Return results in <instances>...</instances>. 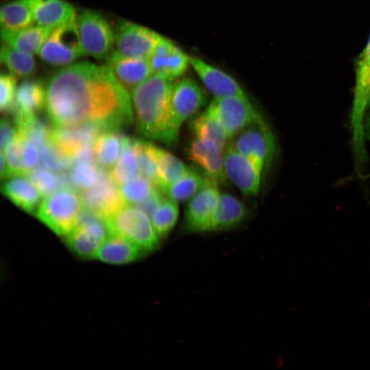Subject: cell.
Segmentation results:
<instances>
[{
	"mask_svg": "<svg viewBox=\"0 0 370 370\" xmlns=\"http://www.w3.org/2000/svg\"><path fill=\"white\" fill-rule=\"evenodd\" d=\"M45 109L53 127L92 123L119 130L133 121L130 93L106 66L84 61L63 66L46 86Z\"/></svg>",
	"mask_w": 370,
	"mask_h": 370,
	"instance_id": "cell-1",
	"label": "cell"
},
{
	"mask_svg": "<svg viewBox=\"0 0 370 370\" xmlns=\"http://www.w3.org/2000/svg\"><path fill=\"white\" fill-rule=\"evenodd\" d=\"M171 81L153 74L132 92L137 129L146 138L175 145L170 122Z\"/></svg>",
	"mask_w": 370,
	"mask_h": 370,
	"instance_id": "cell-2",
	"label": "cell"
},
{
	"mask_svg": "<svg viewBox=\"0 0 370 370\" xmlns=\"http://www.w3.org/2000/svg\"><path fill=\"white\" fill-rule=\"evenodd\" d=\"M82 210L79 193L66 188L45 197L35 214L56 234L66 236L77 225Z\"/></svg>",
	"mask_w": 370,
	"mask_h": 370,
	"instance_id": "cell-3",
	"label": "cell"
},
{
	"mask_svg": "<svg viewBox=\"0 0 370 370\" xmlns=\"http://www.w3.org/2000/svg\"><path fill=\"white\" fill-rule=\"evenodd\" d=\"M108 234L125 236L146 252L154 251L159 245V236L150 217L134 205L125 204L106 221Z\"/></svg>",
	"mask_w": 370,
	"mask_h": 370,
	"instance_id": "cell-4",
	"label": "cell"
},
{
	"mask_svg": "<svg viewBox=\"0 0 370 370\" xmlns=\"http://www.w3.org/2000/svg\"><path fill=\"white\" fill-rule=\"evenodd\" d=\"M75 22L84 54L107 59L115 44V33L108 20L97 11L86 10Z\"/></svg>",
	"mask_w": 370,
	"mask_h": 370,
	"instance_id": "cell-5",
	"label": "cell"
},
{
	"mask_svg": "<svg viewBox=\"0 0 370 370\" xmlns=\"http://www.w3.org/2000/svg\"><path fill=\"white\" fill-rule=\"evenodd\" d=\"M231 143L240 153L249 160L260 175L273 159L274 136L262 118L234 136Z\"/></svg>",
	"mask_w": 370,
	"mask_h": 370,
	"instance_id": "cell-6",
	"label": "cell"
},
{
	"mask_svg": "<svg viewBox=\"0 0 370 370\" xmlns=\"http://www.w3.org/2000/svg\"><path fill=\"white\" fill-rule=\"evenodd\" d=\"M38 54L43 62L56 66L71 64L84 55L75 21L53 28Z\"/></svg>",
	"mask_w": 370,
	"mask_h": 370,
	"instance_id": "cell-7",
	"label": "cell"
},
{
	"mask_svg": "<svg viewBox=\"0 0 370 370\" xmlns=\"http://www.w3.org/2000/svg\"><path fill=\"white\" fill-rule=\"evenodd\" d=\"M109 171L99 166L97 183L79 191L83 210L106 221L126 204Z\"/></svg>",
	"mask_w": 370,
	"mask_h": 370,
	"instance_id": "cell-8",
	"label": "cell"
},
{
	"mask_svg": "<svg viewBox=\"0 0 370 370\" xmlns=\"http://www.w3.org/2000/svg\"><path fill=\"white\" fill-rule=\"evenodd\" d=\"M208 109L221 124L229 139L262 118L247 96L217 97Z\"/></svg>",
	"mask_w": 370,
	"mask_h": 370,
	"instance_id": "cell-9",
	"label": "cell"
},
{
	"mask_svg": "<svg viewBox=\"0 0 370 370\" xmlns=\"http://www.w3.org/2000/svg\"><path fill=\"white\" fill-rule=\"evenodd\" d=\"M206 102V95L191 78H182L172 84L169 94L171 128L177 141L182 123L194 115Z\"/></svg>",
	"mask_w": 370,
	"mask_h": 370,
	"instance_id": "cell-10",
	"label": "cell"
},
{
	"mask_svg": "<svg viewBox=\"0 0 370 370\" xmlns=\"http://www.w3.org/2000/svg\"><path fill=\"white\" fill-rule=\"evenodd\" d=\"M106 221L83 210L77 225L66 236L67 246L82 258H93L108 236Z\"/></svg>",
	"mask_w": 370,
	"mask_h": 370,
	"instance_id": "cell-11",
	"label": "cell"
},
{
	"mask_svg": "<svg viewBox=\"0 0 370 370\" xmlns=\"http://www.w3.org/2000/svg\"><path fill=\"white\" fill-rule=\"evenodd\" d=\"M162 38L151 29L122 21L115 33L116 51L126 56L149 58Z\"/></svg>",
	"mask_w": 370,
	"mask_h": 370,
	"instance_id": "cell-12",
	"label": "cell"
},
{
	"mask_svg": "<svg viewBox=\"0 0 370 370\" xmlns=\"http://www.w3.org/2000/svg\"><path fill=\"white\" fill-rule=\"evenodd\" d=\"M218 183L212 180L187 204L184 227L189 232L210 231L221 193Z\"/></svg>",
	"mask_w": 370,
	"mask_h": 370,
	"instance_id": "cell-13",
	"label": "cell"
},
{
	"mask_svg": "<svg viewBox=\"0 0 370 370\" xmlns=\"http://www.w3.org/2000/svg\"><path fill=\"white\" fill-rule=\"evenodd\" d=\"M224 170L226 177L246 196L258 194L260 175L249 160L240 153L231 141L223 150Z\"/></svg>",
	"mask_w": 370,
	"mask_h": 370,
	"instance_id": "cell-14",
	"label": "cell"
},
{
	"mask_svg": "<svg viewBox=\"0 0 370 370\" xmlns=\"http://www.w3.org/2000/svg\"><path fill=\"white\" fill-rule=\"evenodd\" d=\"M106 60L114 77L129 93L153 75L149 58L126 56L113 51Z\"/></svg>",
	"mask_w": 370,
	"mask_h": 370,
	"instance_id": "cell-15",
	"label": "cell"
},
{
	"mask_svg": "<svg viewBox=\"0 0 370 370\" xmlns=\"http://www.w3.org/2000/svg\"><path fill=\"white\" fill-rule=\"evenodd\" d=\"M149 60L153 74L160 75L171 82L182 76L190 65V56L164 36Z\"/></svg>",
	"mask_w": 370,
	"mask_h": 370,
	"instance_id": "cell-16",
	"label": "cell"
},
{
	"mask_svg": "<svg viewBox=\"0 0 370 370\" xmlns=\"http://www.w3.org/2000/svg\"><path fill=\"white\" fill-rule=\"evenodd\" d=\"M187 154L190 160L201 167L208 177L217 183L224 181L226 175L223 149L216 144L195 137L188 147Z\"/></svg>",
	"mask_w": 370,
	"mask_h": 370,
	"instance_id": "cell-17",
	"label": "cell"
},
{
	"mask_svg": "<svg viewBox=\"0 0 370 370\" xmlns=\"http://www.w3.org/2000/svg\"><path fill=\"white\" fill-rule=\"evenodd\" d=\"M190 65L206 88L215 97L246 96L239 84L230 75L198 57H190Z\"/></svg>",
	"mask_w": 370,
	"mask_h": 370,
	"instance_id": "cell-18",
	"label": "cell"
},
{
	"mask_svg": "<svg viewBox=\"0 0 370 370\" xmlns=\"http://www.w3.org/2000/svg\"><path fill=\"white\" fill-rule=\"evenodd\" d=\"M103 130L92 123L53 127L50 139L71 157L79 149L95 143Z\"/></svg>",
	"mask_w": 370,
	"mask_h": 370,
	"instance_id": "cell-19",
	"label": "cell"
},
{
	"mask_svg": "<svg viewBox=\"0 0 370 370\" xmlns=\"http://www.w3.org/2000/svg\"><path fill=\"white\" fill-rule=\"evenodd\" d=\"M36 25L54 28L75 21V10L66 0H28Z\"/></svg>",
	"mask_w": 370,
	"mask_h": 370,
	"instance_id": "cell-20",
	"label": "cell"
},
{
	"mask_svg": "<svg viewBox=\"0 0 370 370\" xmlns=\"http://www.w3.org/2000/svg\"><path fill=\"white\" fill-rule=\"evenodd\" d=\"M146 251L130 239L116 234H109L93 258L102 262L122 264L141 258Z\"/></svg>",
	"mask_w": 370,
	"mask_h": 370,
	"instance_id": "cell-21",
	"label": "cell"
},
{
	"mask_svg": "<svg viewBox=\"0 0 370 370\" xmlns=\"http://www.w3.org/2000/svg\"><path fill=\"white\" fill-rule=\"evenodd\" d=\"M1 189L7 198L28 213H36L42 199L34 184L23 175L11 177Z\"/></svg>",
	"mask_w": 370,
	"mask_h": 370,
	"instance_id": "cell-22",
	"label": "cell"
},
{
	"mask_svg": "<svg viewBox=\"0 0 370 370\" xmlns=\"http://www.w3.org/2000/svg\"><path fill=\"white\" fill-rule=\"evenodd\" d=\"M55 28V27H54ZM53 28L33 25L18 30L1 29L3 43L21 51L38 53Z\"/></svg>",
	"mask_w": 370,
	"mask_h": 370,
	"instance_id": "cell-23",
	"label": "cell"
},
{
	"mask_svg": "<svg viewBox=\"0 0 370 370\" xmlns=\"http://www.w3.org/2000/svg\"><path fill=\"white\" fill-rule=\"evenodd\" d=\"M46 103V86L38 79H26L17 88L14 113L37 114Z\"/></svg>",
	"mask_w": 370,
	"mask_h": 370,
	"instance_id": "cell-24",
	"label": "cell"
},
{
	"mask_svg": "<svg viewBox=\"0 0 370 370\" xmlns=\"http://www.w3.org/2000/svg\"><path fill=\"white\" fill-rule=\"evenodd\" d=\"M247 217V208L231 194L221 193L214 214L210 231L233 228L241 224Z\"/></svg>",
	"mask_w": 370,
	"mask_h": 370,
	"instance_id": "cell-25",
	"label": "cell"
},
{
	"mask_svg": "<svg viewBox=\"0 0 370 370\" xmlns=\"http://www.w3.org/2000/svg\"><path fill=\"white\" fill-rule=\"evenodd\" d=\"M212 180L189 167L181 178L160 190L166 197L177 202L188 201Z\"/></svg>",
	"mask_w": 370,
	"mask_h": 370,
	"instance_id": "cell-26",
	"label": "cell"
},
{
	"mask_svg": "<svg viewBox=\"0 0 370 370\" xmlns=\"http://www.w3.org/2000/svg\"><path fill=\"white\" fill-rule=\"evenodd\" d=\"M123 134L119 130L103 131L97 138L94 148L98 165L110 171L116 163L122 149Z\"/></svg>",
	"mask_w": 370,
	"mask_h": 370,
	"instance_id": "cell-27",
	"label": "cell"
},
{
	"mask_svg": "<svg viewBox=\"0 0 370 370\" xmlns=\"http://www.w3.org/2000/svg\"><path fill=\"white\" fill-rule=\"evenodd\" d=\"M14 122L17 130V134L25 138L36 147L42 146L51 135L53 127L37 114L14 113Z\"/></svg>",
	"mask_w": 370,
	"mask_h": 370,
	"instance_id": "cell-28",
	"label": "cell"
},
{
	"mask_svg": "<svg viewBox=\"0 0 370 370\" xmlns=\"http://www.w3.org/2000/svg\"><path fill=\"white\" fill-rule=\"evenodd\" d=\"M0 24L5 30H18L34 25L28 0H12L0 9Z\"/></svg>",
	"mask_w": 370,
	"mask_h": 370,
	"instance_id": "cell-29",
	"label": "cell"
},
{
	"mask_svg": "<svg viewBox=\"0 0 370 370\" xmlns=\"http://www.w3.org/2000/svg\"><path fill=\"white\" fill-rule=\"evenodd\" d=\"M111 175L118 185L131 182L140 175L134 138L123 136L122 149Z\"/></svg>",
	"mask_w": 370,
	"mask_h": 370,
	"instance_id": "cell-30",
	"label": "cell"
},
{
	"mask_svg": "<svg viewBox=\"0 0 370 370\" xmlns=\"http://www.w3.org/2000/svg\"><path fill=\"white\" fill-rule=\"evenodd\" d=\"M190 127L195 137L210 140L223 149L229 139L224 128L207 108L191 121Z\"/></svg>",
	"mask_w": 370,
	"mask_h": 370,
	"instance_id": "cell-31",
	"label": "cell"
},
{
	"mask_svg": "<svg viewBox=\"0 0 370 370\" xmlns=\"http://www.w3.org/2000/svg\"><path fill=\"white\" fill-rule=\"evenodd\" d=\"M0 59L10 74L17 78H29L36 71V63L32 55L2 44Z\"/></svg>",
	"mask_w": 370,
	"mask_h": 370,
	"instance_id": "cell-32",
	"label": "cell"
},
{
	"mask_svg": "<svg viewBox=\"0 0 370 370\" xmlns=\"http://www.w3.org/2000/svg\"><path fill=\"white\" fill-rule=\"evenodd\" d=\"M134 146L140 175L158 188L157 146L152 143L134 138Z\"/></svg>",
	"mask_w": 370,
	"mask_h": 370,
	"instance_id": "cell-33",
	"label": "cell"
},
{
	"mask_svg": "<svg viewBox=\"0 0 370 370\" xmlns=\"http://www.w3.org/2000/svg\"><path fill=\"white\" fill-rule=\"evenodd\" d=\"M157 159L159 189L178 180L189 168L173 153L158 147Z\"/></svg>",
	"mask_w": 370,
	"mask_h": 370,
	"instance_id": "cell-34",
	"label": "cell"
},
{
	"mask_svg": "<svg viewBox=\"0 0 370 370\" xmlns=\"http://www.w3.org/2000/svg\"><path fill=\"white\" fill-rule=\"evenodd\" d=\"M179 216L177 201L164 196L150 215L153 228L158 236H166L174 227Z\"/></svg>",
	"mask_w": 370,
	"mask_h": 370,
	"instance_id": "cell-35",
	"label": "cell"
},
{
	"mask_svg": "<svg viewBox=\"0 0 370 370\" xmlns=\"http://www.w3.org/2000/svg\"><path fill=\"white\" fill-rule=\"evenodd\" d=\"M40 160L43 166L56 173L69 170L71 167L69 155L50 138L41 146Z\"/></svg>",
	"mask_w": 370,
	"mask_h": 370,
	"instance_id": "cell-36",
	"label": "cell"
},
{
	"mask_svg": "<svg viewBox=\"0 0 370 370\" xmlns=\"http://www.w3.org/2000/svg\"><path fill=\"white\" fill-rule=\"evenodd\" d=\"M155 188L156 186L142 176L119 185L121 194L125 204L134 206L145 199Z\"/></svg>",
	"mask_w": 370,
	"mask_h": 370,
	"instance_id": "cell-37",
	"label": "cell"
},
{
	"mask_svg": "<svg viewBox=\"0 0 370 370\" xmlns=\"http://www.w3.org/2000/svg\"><path fill=\"white\" fill-rule=\"evenodd\" d=\"M25 140V138L16 134L13 141L4 150V156L8 167L10 178L26 175L23 160Z\"/></svg>",
	"mask_w": 370,
	"mask_h": 370,
	"instance_id": "cell-38",
	"label": "cell"
},
{
	"mask_svg": "<svg viewBox=\"0 0 370 370\" xmlns=\"http://www.w3.org/2000/svg\"><path fill=\"white\" fill-rule=\"evenodd\" d=\"M69 171L73 186L79 192L94 186L98 180L99 166L94 163L79 164Z\"/></svg>",
	"mask_w": 370,
	"mask_h": 370,
	"instance_id": "cell-39",
	"label": "cell"
},
{
	"mask_svg": "<svg viewBox=\"0 0 370 370\" xmlns=\"http://www.w3.org/2000/svg\"><path fill=\"white\" fill-rule=\"evenodd\" d=\"M36 187L42 199L58 190L57 175L50 170L42 166H36L26 175Z\"/></svg>",
	"mask_w": 370,
	"mask_h": 370,
	"instance_id": "cell-40",
	"label": "cell"
},
{
	"mask_svg": "<svg viewBox=\"0 0 370 370\" xmlns=\"http://www.w3.org/2000/svg\"><path fill=\"white\" fill-rule=\"evenodd\" d=\"M16 77L10 73L0 76V109L2 113L12 112L16 93Z\"/></svg>",
	"mask_w": 370,
	"mask_h": 370,
	"instance_id": "cell-41",
	"label": "cell"
},
{
	"mask_svg": "<svg viewBox=\"0 0 370 370\" xmlns=\"http://www.w3.org/2000/svg\"><path fill=\"white\" fill-rule=\"evenodd\" d=\"M1 151L3 152L9 144L15 138L17 134L16 125L7 117H3L1 120Z\"/></svg>",
	"mask_w": 370,
	"mask_h": 370,
	"instance_id": "cell-42",
	"label": "cell"
},
{
	"mask_svg": "<svg viewBox=\"0 0 370 370\" xmlns=\"http://www.w3.org/2000/svg\"><path fill=\"white\" fill-rule=\"evenodd\" d=\"M164 196L162 191L156 187L145 199L135 206L150 217Z\"/></svg>",
	"mask_w": 370,
	"mask_h": 370,
	"instance_id": "cell-43",
	"label": "cell"
},
{
	"mask_svg": "<svg viewBox=\"0 0 370 370\" xmlns=\"http://www.w3.org/2000/svg\"><path fill=\"white\" fill-rule=\"evenodd\" d=\"M95 145H87L71 157V167L82 163L95 164Z\"/></svg>",
	"mask_w": 370,
	"mask_h": 370,
	"instance_id": "cell-44",
	"label": "cell"
},
{
	"mask_svg": "<svg viewBox=\"0 0 370 370\" xmlns=\"http://www.w3.org/2000/svg\"><path fill=\"white\" fill-rule=\"evenodd\" d=\"M23 160L24 167L27 175L31 170L37 166L36 165L38 161V153L37 147L26 139L25 140L23 147Z\"/></svg>",
	"mask_w": 370,
	"mask_h": 370,
	"instance_id": "cell-45",
	"label": "cell"
},
{
	"mask_svg": "<svg viewBox=\"0 0 370 370\" xmlns=\"http://www.w3.org/2000/svg\"><path fill=\"white\" fill-rule=\"evenodd\" d=\"M1 165H0V176L1 180H7L10 178L9 170L7 165V162L3 156V153L1 151Z\"/></svg>",
	"mask_w": 370,
	"mask_h": 370,
	"instance_id": "cell-46",
	"label": "cell"
},
{
	"mask_svg": "<svg viewBox=\"0 0 370 370\" xmlns=\"http://www.w3.org/2000/svg\"><path fill=\"white\" fill-rule=\"evenodd\" d=\"M364 136L365 140L370 141V112L367 113L364 120Z\"/></svg>",
	"mask_w": 370,
	"mask_h": 370,
	"instance_id": "cell-47",
	"label": "cell"
},
{
	"mask_svg": "<svg viewBox=\"0 0 370 370\" xmlns=\"http://www.w3.org/2000/svg\"><path fill=\"white\" fill-rule=\"evenodd\" d=\"M367 108H370V90H369L368 101H367Z\"/></svg>",
	"mask_w": 370,
	"mask_h": 370,
	"instance_id": "cell-48",
	"label": "cell"
}]
</instances>
